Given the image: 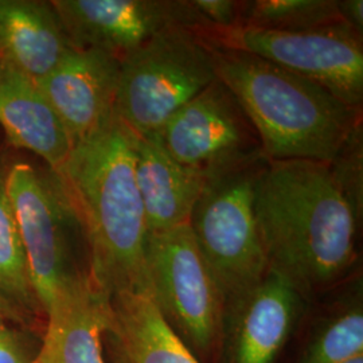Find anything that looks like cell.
<instances>
[{"label": "cell", "instance_id": "1", "mask_svg": "<svg viewBox=\"0 0 363 363\" xmlns=\"http://www.w3.org/2000/svg\"><path fill=\"white\" fill-rule=\"evenodd\" d=\"M255 211L268 267L311 301L359 273L362 216L328 163L268 162Z\"/></svg>", "mask_w": 363, "mask_h": 363}, {"label": "cell", "instance_id": "2", "mask_svg": "<svg viewBox=\"0 0 363 363\" xmlns=\"http://www.w3.org/2000/svg\"><path fill=\"white\" fill-rule=\"evenodd\" d=\"M52 174L82 226L96 286L109 298L124 292L150 296L148 230L135 177L133 133L113 113L74 144L65 164Z\"/></svg>", "mask_w": 363, "mask_h": 363}, {"label": "cell", "instance_id": "3", "mask_svg": "<svg viewBox=\"0 0 363 363\" xmlns=\"http://www.w3.org/2000/svg\"><path fill=\"white\" fill-rule=\"evenodd\" d=\"M211 46L217 78L244 108L269 162L330 163L362 127V109L320 84L253 54Z\"/></svg>", "mask_w": 363, "mask_h": 363}, {"label": "cell", "instance_id": "4", "mask_svg": "<svg viewBox=\"0 0 363 363\" xmlns=\"http://www.w3.org/2000/svg\"><path fill=\"white\" fill-rule=\"evenodd\" d=\"M216 79L208 39L191 28H171L120 61L115 116L138 136L156 133Z\"/></svg>", "mask_w": 363, "mask_h": 363}, {"label": "cell", "instance_id": "5", "mask_svg": "<svg viewBox=\"0 0 363 363\" xmlns=\"http://www.w3.org/2000/svg\"><path fill=\"white\" fill-rule=\"evenodd\" d=\"M268 162L206 179L189 218L225 301L256 286L269 271L255 211L256 186Z\"/></svg>", "mask_w": 363, "mask_h": 363}, {"label": "cell", "instance_id": "6", "mask_svg": "<svg viewBox=\"0 0 363 363\" xmlns=\"http://www.w3.org/2000/svg\"><path fill=\"white\" fill-rule=\"evenodd\" d=\"M145 265L150 298L201 363L218 358L225 300L189 225L148 234Z\"/></svg>", "mask_w": 363, "mask_h": 363}, {"label": "cell", "instance_id": "7", "mask_svg": "<svg viewBox=\"0 0 363 363\" xmlns=\"http://www.w3.org/2000/svg\"><path fill=\"white\" fill-rule=\"evenodd\" d=\"M13 203L28 271L43 313L55 295L89 271L78 265L72 237L84 230L61 183L50 169L42 172L26 162L7 169Z\"/></svg>", "mask_w": 363, "mask_h": 363}, {"label": "cell", "instance_id": "8", "mask_svg": "<svg viewBox=\"0 0 363 363\" xmlns=\"http://www.w3.org/2000/svg\"><path fill=\"white\" fill-rule=\"evenodd\" d=\"M155 135L174 160L203 181L267 159L253 123L218 78Z\"/></svg>", "mask_w": 363, "mask_h": 363}, {"label": "cell", "instance_id": "9", "mask_svg": "<svg viewBox=\"0 0 363 363\" xmlns=\"http://www.w3.org/2000/svg\"><path fill=\"white\" fill-rule=\"evenodd\" d=\"M203 37L214 46L253 54L286 67L320 84L343 103L362 109V35L347 25L306 33L234 27Z\"/></svg>", "mask_w": 363, "mask_h": 363}, {"label": "cell", "instance_id": "10", "mask_svg": "<svg viewBox=\"0 0 363 363\" xmlns=\"http://www.w3.org/2000/svg\"><path fill=\"white\" fill-rule=\"evenodd\" d=\"M76 49H94L118 61L171 28L202 35L211 30L189 0H52Z\"/></svg>", "mask_w": 363, "mask_h": 363}, {"label": "cell", "instance_id": "11", "mask_svg": "<svg viewBox=\"0 0 363 363\" xmlns=\"http://www.w3.org/2000/svg\"><path fill=\"white\" fill-rule=\"evenodd\" d=\"M308 303L269 269L256 286L225 301L217 362L277 363Z\"/></svg>", "mask_w": 363, "mask_h": 363}, {"label": "cell", "instance_id": "12", "mask_svg": "<svg viewBox=\"0 0 363 363\" xmlns=\"http://www.w3.org/2000/svg\"><path fill=\"white\" fill-rule=\"evenodd\" d=\"M120 61L94 49H74L35 81L61 118L73 147L113 116Z\"/></svg>", "mask_w": 363, "mask_h": 363}, {"label": "cell", "instance_id": "13", "mask_svg": "<svg viewBox=\"0 0 363 363\" xmlns=\"http://www.w3.org/2000/svg\"><path fill=\"white\" fill-rule=\"evenodd\" d=\"M108 294L85 276L60 291L45 312L37 363H106L104 334L111 320Z\"/></svg>", "mask_w": 363, "mask_h": 363}, {"label": "cell", "instance_id": "14", "mask_svg": "<svg viewBox=\"0 0 363 363\" xmlns=\"http://www.w3.org/2000/svg\"><path fill=\"white\" fill-rule=\"evenodd\" d=\"M0 125L9 143L39 156L57 172L73 150L72 139L34 79L10 65L0 69Z\"/></svg>", "mask_w": 363, "mask_h": 363}, {"label": "cell", "instance_id": "15", "mask_svg": "<svg viewBox=\"0 0 363 363\" xmlns=\"http://www.w3.org/2000/svg\"><path fill=\"white\" fill-rule=\"evenodd\" d=\"M74 49L52 1L0 0V58L6 65L39 81Z\"/></svg>", "mask_w": 363, "mask_h": 363}, {"label": "cell", "instance_id": "16", "mask_svg": "<svg viewBox=\"0 0 363 363\" xmlns=\"http://www.w3.org/2000/svg\"><path fill=\"white\" fill-rule=\"evenodd\" d=\"M133 154L148 234L187 225L202 191L203 178L174 160L155 133H133Z\"/></svg>", "mask_w": 363, "mask_h": 363}, {"label": "cell", "instance_id": "17", "mask_svg": "<svg viewBox=\"0 0 363 363\" xmlns=\"http://www.w3.org/2000/svg\"><path fill=\"white\" fill-rule=\"evenodd\" d=\"M111 304L104 334L106 363H201L148 295L124 292L112 296Z\"/></svg>", "mask_w": 363, "mask_h": 363}, {"label": "cell", "instance_id": "18", "mask_svg": "<svg viewBox=\"0 0 363 363\" xmlns=\"http://www.w3.org/2000/svg\"><path fill=\"white\" fill-rule=\"evenodd\" d=\"M308 331L294 363H347L363 355L361 272L308 303Z\"/></svg>", "mask_w": 363, "mask_h": 363}, {"label": "cell", "instance_id": "19", "mask_svg": "<svg viewBox=\"0 0 363 363\" xmlns=\"http://www.w3.org/2000/svg\"><path fill=\"white\" fill-rule=\"evenodd\" d=\"M7 169L0 163V292L35 322L45 325V313L31 281L25 247L7 191Z\"/></svg>", "mask_w": 363, "mask_h": 363}, {"label": "cell", "instance_id": "20", "mask_svg": "<svg viewBox=\"0 0 363 363\" xmlns=\"http://www.w3.org/2000/svg\"><path fill=\"white\" fill-rule=\"evenodd\" d=\"M346 25L337 0H247L242 7L241 26L306 33Z\"/></svg>", "mask_w": 363, "mask_h": 363}, {"label": "cell", "instance_id": "21", "mask_svg": "<svg viewBox=\"0 0 363 363\" xmlns=\"http://www.w3.org/2000/svg\"><path fill=\"white\" fill-rule=\"evenodd\" d=\"M362 127L350 138L337 157L328 163L334 179L347 196L352 208L362 216L363 152Z\"/></svg>", "mask_w": 363, "mask_h": 363}, {"label": "cell", "instance_id": "22", "mask_svg": "<svg viewBox=\"0 0 363 363\" xmlns=\"http://www.w3.org/2000/svg\"><path fill=\"white\" fill-rule=\"evenodd\" d=\"M25 330L0 318V363L35 362L40 342H33Z\"/></svg>", "mask_w": 363, "mask_h": 363}, {"label": "cell", "instance_id": "23", "mask_svg": "<svg viewBox=\"0 0 363 363\" xmlns=\"http://www.w3.org/2000/svg\"><path fill=\"white\" fill-rule=\"evenodd\" d=\"M195 13L211 30L241 26L244 1L238 0H189Z\"/></svg>", "mask_w": 363, "mask_h": 363}, {"label": "cell", "instance_id": "24", "mask_svg": "<svg viewBox=\"0 0 363 363\" xmlns=\"http://www.w3.org/2000/svg\"><path fill=\"white\" fill-rule=\"evenodd\" d=\"M0 318L11 322L13 325L27 328V330L34 331V328L38 327V325L43 330V325L35 322L27 313H25L22 310H19L13 301H10L1 292H0Z\"/></svg>", "mask_w": 363, "mask_h": 363}, {"label": "cell", "instance_id": "25", "mask_svg": "<svg viewBox=\"0 0 363 363\" xmlns=\"http://www.w3.org/2000/svg\"><path fill=\"white\" fill-rule=\"evenodd\" d=\"M337 7L342 21L357 31L359 35L363 33V1L362 0H337Z\"/></svg>", "mask_w": 363, "mask_h": 363}, {"label": "cell", "instance_id": "26", "mask_svg": "<svg viewBox=\"0 0 363 363\" xmlns=\"http://www.w3.org/2000/svg\"><path fill=\"white\" fill-rule=\"evenodd\" d=\"M347 363H363V355H361V357H357V358L351 359L350 362Z\"/></svg>", "mask_w": 363, "mask_h": 363}, {"label": "cell", "instance_id": "27", "mask_svg": "<svg viewBox=\"0 0 363 363\" xmlns=\"http://www.w3.org/2000/svg\"><path fill=\"white\" fill-rule=\"evenodd\" d=\"M1 66H3V61H1V58H0V69H1Z\"/></svg>", "mask_w": 363, "mask_h": 363}, {"label": "cell", "instance_id": "28", "mask_svg": "<svg viewBox=\"0 0 363 363\" xmlns=\"http://www.w3.org/2000/svg\"><path fill=\"white\" fill-rule=\"evenodd\" d=\"M34 363H37V362H34Z\"/></svg>", "mask_w": 363, "mask_h": 363}]
</instances>
